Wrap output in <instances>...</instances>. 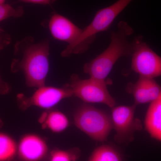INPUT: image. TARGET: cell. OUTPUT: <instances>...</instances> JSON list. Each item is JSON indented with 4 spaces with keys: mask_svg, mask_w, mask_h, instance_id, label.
Listing matches in <instances>:
<instances>
[{
    "mask_svg": "<svg viewBox=\"0 0 161 161\" xmlns=\"http://www.w3.org/2000/svg\"><path fill=\"white\" fill-rule=\"evenodd\" d=\"M49 40L35 42L32 37L26 36L15 45L12 71L22 72L29 87L44 86L49 71Z\"/></svg>",
    "mask_w": 161,
    "mask_h": 161,
    "instance_id": "1",
    "label": "cell"
},
{
    "mask_svg": "<svg viewBox=\"0 0 161 161\" xmlns=\"http://www.w3.org/2000/svg\"><path fill=\"white\" fill-rule=\"evenodd\" d=\"M133 32V29L128 23L119 22L117 30L111 33V42L108 48L85 64L84 72L89 75L90 78L105 81L119 58L132 56L133 41L130 42L128 38Z\"/></svg>",
    "mask_w": 161,
    "mask_h": 161,
    "instance_id": "2",
    "label": "cell"
},
{
    "mask_svg": "<svg viewBox=\"0 0 161 161\" xmlns=\"http://www.w3.org/2000/svg\"><path fill=\"white\" fill-rule=\"evenodd\" d=\"M132 0H118L108 6L96 12L92 22L84 29L78 40L68 45L61 53L64 58L73 54H79L86 51L98 33L108 29L119 15L125 9Z\"/></svg>",
    "mask_w": 161,
    "mask_h": 161,
    "instance_id": "3",
    "label": "cell"
},
{
    "mask_svg": "<svg viewBox=\"0 0 161 161\" xmlns=\"http://www.w3.org/2000/svg\"><path fill=\"white\" fill-rule=\"evenodd\" d=\"M74 119L78 129L96 142L106 141L113 129L109 115L88 104L81 105L76 110Z\"/></svg>",
    "mask_w": 161,
    "mask_h": 161,
    "instance_id": "4",
    "label": "cell"
},
{
    "mask_svg": "<svg viewBox=\"0 0 161 161\" xmlns=\"http://www.w3.org/2000/svg\"><path fill=\"white\" fill-rule=\"evenodd\" d=\"M74 96L86 103H102L111 108L115 107L116 102L110 95L105 80L89 78L82 79L77 75L71 76L68 84Z\"/></svg>",
    "mask_w": 161,
    "mask_h": 161,
    "instance_id": "5",
    "label": "cell"
},
{
    "mask_svg": "<svg viewBox=\"0 0 161 161\" xmlns=\"http://www.w3.org/2000/svg\"><path fill=\"white\" fill-rule=\"evenodd\" d=\"M131 68L140 76L154 78L161 76V58L140 36L133 41Z\"/></svg>",
    "mask_w": 161,
    "mask_h": 161,
    "instance_id": "6",
    "label": "cell"
},
{
    "mask_svg": "<svg viewBox=\"0 0 161 161\" xmlns=\"http://www.w3.org/2000/svg\"><path fill=\"white\" fill-rule=\"evenodd\" d=\"M73 96V92L68 84L60 88L44 86L38 88L29 97L19 94L17 98L19 106L24 111L32 106L50 109L63 99Z\"/></svg>",
    "mask_w": 161,
    "mask_h": 161,
    "instance_id": "7",
    "label": "cell"
},
{
    "mask_svg": "<svg viewBox=\"0 0 161 161\" xmlns=\"http://www.w3.org/2000/svg\"><path fill=\"white\" fill-rule=\"evenodd\" d=\"M136 105L120 106L112 108V118L113 129L116 131L115 140L119 144H128L133 141L134 133L142 129V124L135 118Z\"/></svg>",
    "mask_w": 161,
    "mask_h": 161,
    "instance_id": "8",
    "label": "cell"
},
{
    "mask_svg": "<svg viewBox=\"0 0 161 161\" xmlns=\"http://www.w3.org/2000/svg\"><path fill=\"white\" fill-rule=\"evenodd\" d=\"M49 148L46 141L37 134L23 135L18 144L17 155L21 161H42L48 156Z\"/></svg>",
    "mask_w": 161,
    "mask_h": 161,
    "instance_id": "9",
    "label": "cell"
},
{
    "mask_svg": "<svg viewBox=\"0 0 161 161\" xmlns=\"http://www.w3.org/2000/svg\"><path fill=\"white\" fill-rule=\"evenodd\" d=\"M48 27L53 37L66 42L68 45L75 43L82 31L71 21L58 13H54L51 17Z\"/></svg>",
    "mask_w": 161,
    "mask_h": 161,
    "instance_id": "10",
    "label": "cell"
},
{
    "mask_svg": "<svg viewBox=\"0 0 161 161\" xmlns=\"http://www.w3.org/2000/svg\"><path fill=\"white\" fill-rule=\"evenodd\" d=\"M128 90L133 95L137 105L152 102L161 93V87L154 78L140 76L136 82L129 87Z\"/></svg>",
    "mask_w": 161,
    "mask_h": 161,
    "instance_id": "11",
    "label": "cell"
},
{
    "mask_svg": "<svg viewBox=\"0 0 161 161\" xmlns=\"http://www.w3.org/2000/svg\"><path fill=\"white\" fill-rule=\"evenodd\" d=\"M145 125L151 137L161 142V93L148 108Z\"/></svg>",
    "mask_w": 161,
    "mask_h": 161,
    "instance_id": "12",
    "label": "cell"
},
{
    "mask_svg": "<svg viewBox=\"0 0 161 161\" xmlns=\"http://www.w3.org/2000/svg\"><path fill=\"white\" fill-rule=\"evenodd\" d=\"M39 121L43 129L46 128L55 133L63 132L69 125V120L65 114L58 110L44 112Z\"/></svg>",
    "mask_w": 161,
    "mask_h": 161,
    "instance_id": "13",
    "label": "cell"
},
{
    "mask_svg": "<svg viewBox=\"0 0 161 161\" xmlns=\"http://www.w3.org/2000/svg\"><path fill=\"white\" fill-rule=\"evenodd\" d=\"M88 161H123L120 153L108 145L96 147L91 153Z\"/></svg>",
    "mask_w": 161,
    "mask_h": 161,
    "instance_id": "14",
    "label": "cell"
},
{
    "mask_svg": "<svg viewBox=\"0 0 161 161\" xmlns=\"http://www.w3.org/2000/svg\"><path fill=\"white\" fill-rule=\"evenodd\" d=\"M18 144L12 137L0 132V161H11L17 154Z\"/></svg>",
    "mask_w": 161,
    "mask_h": 161,
    "instance_id": "15",
    "label": "cell"
},
{
    "mask_svg": "<svg viewBox=\"0 0 161 161\" xmlns=\"http://www.w3.org/2000/svg\"><path fill=\"white\" fill-rule=\"evenodd\" d=\"M80 154L78 148L67 150L56 149L49 153V161H76Z\"/></svg>",
    "mask_w": 161,
    "mask_h": 161,
    "instance_id": "16",
    "label": "cell"
},
{
    "mask_svg": "<svg viewBox=\"0 0 161 161\" xmlns=\"http://www.w3.org/2000/svg\"><path fill=\"white\" fill-rule=\"evenodd\" d=\"M24 13L23 6L14 8L9 4H0V22L10 18L21 17Z\"/></svg>",
    "mask_w": 161,
    "mask_h": 161,
    "instance_id": "17",
    "label": "cell"
},
{
    "mask_svg": "<svg viewBox=\"0 0 161 161\" xmlns=\"http://www.w3.org/2000/svg\"><path fill=\"white\" fill-rule=\"evenodd\" d=\"M10 35L0 28V50L6 48L11 42Z\"/></svg>",
    "mask_w": 161,
    "mask_h": 161,
    "instance_id": "18",
    "label": "cell"
},
{
    "mask_svg": "<svg viewBox=\"0 0 161 161\" xmlns=\"http://www.w3.org/2000/svg\"><path fill=\"white\" fill-rule=\"evenodd\" d=\"M56 0H19V2L23 3L40 4L43 5H51Z\"/></svg>",
    "mask_w": 161,
    "mask_h": 161,
    "instance_id": "19",
    "label": "cell"
},
{
    "mask_svg": "<svg viewBox=\"0 0 161 161\" xmlns=\"http://www.w3.org/2000/svg\"><path fill=\"white\" fill-rule=\"evenodd\" d=\"M10 86L9 84L4 81L0 76V94L5 95L9 93Z\"/></svg>",
    "mask_w": 161,
    "mask_h": 161,
    "instance_id": "20",
    "label": "cell"
},
{
    "mask_svg": "<svg viewBox=\"0 0 161 161\" xmlns=\"http://www.w3.org/2000/svg\"><path fill=\"white\" fill-rule=\"evenodd\" d=\"M3 120L1 119V117H0V129L3 127Z\"/></svg>",
    "mask_w": 161,
    "mask_h": 161,
    "instance_id": "21",
    "label": "cell"
},
{
    "mask_svg": "<svg viewBox=\"0 0 161 161\" xmlns=\"http://www.w3.org/2000/svg\"><path fill=\"white\" fill-rule=\"evenodd\" d=\"M6 0H0V4H4L5 3Z\"/></svg>",
    "mask_w": 161,
    "mask_h": 161,
    "instance_id": "22",
    "label": "cell"
}]
</instances>
